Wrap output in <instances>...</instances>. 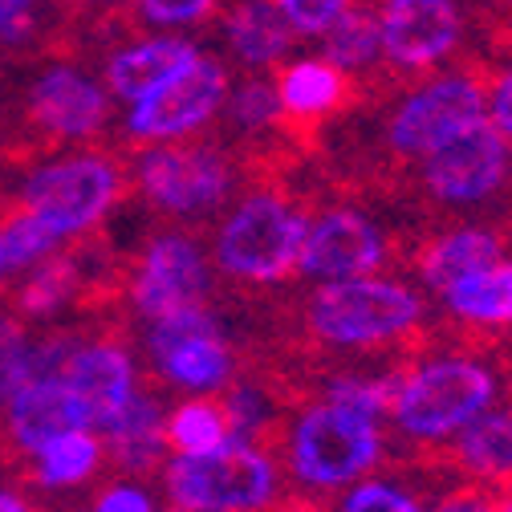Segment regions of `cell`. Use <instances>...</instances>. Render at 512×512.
<instances>
[{
    "label": "cell",
    "mask_w": 512,
    "mask_h": 512,
    "mask_svg": "<svg viewBox=\"0 0 512 512\" xmlns=\"http://www.w3.org/2000/svg\"><path fill=\"white\" fill-rule=\"evenodd\" d=\"M122 196V171L102 151H74L66 159H49L29 167L13 196L29 208L61 244L90 236Z\"/></svg>",
    "instance_id": "obj_1"
},
{
    "label": "cell",
    "mask_w": 512,
    "mask_h": 512,
    "mask_svg": "<svg viewBox=\"0 0 512 512\" xmlns=\"http://www.w3.org/2000/svg\"><path fill=\"white\" fill-rule=\"evenodd\" d=\"M110 122V94L78 66H49L21 94V135L5 143V159H25V151L90 143Z\"/></svg>",
    "instance_id": "obj_2"
},
{
    "label": "cell",
    "mask_w": 512,
    "mask_h": 512,
    "mask_svg": "<svg viewBox=\"0 0 512 512\" xmlns=\"http://www.w3.org/2000/svg\"><path fill=\"white\" fill-rule=\"evenodd\" d=\"M167 496L179 512H252L273 496V468L244 439H224L212 452L175 456Z\"/></svg>",
    "instance_id": "obj_3"
},
{
    "label": "cell",
    "mask_w": 512,
    "mask_h": 512,
    "mask_svg": "<svg viewBox=\"0 0 512 512\" xmlns=\"http://www.w3.org/2000/svg\"><path fill=\"white\" fill-rule=\"evenodd\" d=\"M415 317H419V297L411 289H403L395 281H378L370 273L326 281V289L309 305L313 330L338 346L387 342V338L411 330Z\"/></svg>",
    "instance_id": "obj_4"
},
{
    "label": "cell",
    "mask_w": 512,
    "mask_h": 512,
    "mask_svg": "<svg viewBox=\"0 0 512 512\" xmlns=\"http://www.w3.org/2000/svg\"><path fill=\"white\" fill-rule=\"evenodd\" d=\"M305 240V220L277 196L244 200L216 236V265L240 281H281L293 273Z\"/></svg>",
    "instance_id": "obj_5"
},
{
    "label": "cell",
    "mask_w": 512,
    "mask_h": 512,
    "mask_svg": "<svg viewBox=\"0 0 512 512\" xmlns=\"http://www.w3.org/2000/svg\"><path fill=\"white\" fill-rule=\"evenodd\" d=\"M488 403H492V374L476 362L447 358L415 370L403 382V391L395 395V415L403 431L419 439H439L464 427Z\"/></svg>",
    "instance_id": "obj_6"
},
{
    "label": "cell",
    "mask_w": 512,
    "mask_h": 512,
    "mask_svg": "<svg viewBox=\"0 0 512 512\" xmlns=\"http://www.w3.org/2000/svg\"><path fill=\"white\" fill-rule=\"evenodd\" d=\"M378 460V419L326 403L301 419L293 464L309 484H346Z\"/></svg>",
    "instance_id": "obj_7"
},
{
    "label": "cell",
    "mask_w": 512,
    "mask_h": 512,
    "mask_svg": "<svg viewBox=\"0 0 512 512\" xmlns=\"http://www.w3.org/2000/svg\"><path fill=\"white\" fill-rule=\"evenodd\" d=\"M228 98V74L224 66L208 57H196L191 66H183L175 78H167L163 86H155L151 94H143L131 106L126 118V135L139 143H171L183 139L224 106Z\"/></svg>",
    "instance_id": "obj_8"
},
{
    "label": "cell",
    "mask_w": 512,
    "mask_h": 512,
    "mask_svg": "<svg viewBox=\"0 0 512 512\" xmlns=\"http://www.w3.org/2000/svg\"><path fill=\"white\" fill-rule=\"evenodd\" d=\"M139 187L143 196L175 216H196L216 208L228 196V167L220 155L204 147H167L155 143L139 159Z\"/></svg>",
    "instance_id": "obj_9"
},
{
    "label": "cell",
    "mask_w": 512,
    "mask_h": 512,
    "mask_svg": "<svg viewBox=\"0 0 512 512\" xmlns=\"http://www.w3.org/2000/svg\"><path fill=\"white\" fill-rule=\"evenodd\" d=\"M504 167H508L504 135L484 118L468 122L464 131L427 151V183L447 204H476L492 196L496 183L504 179Z\"/></svg>",
    "instance_id": "obj_10"
},
{
    "label": "cell",
    "mask_w": 512,
    "mask_h": 512,
    "mask_svg": "<svg viewBox=\"0 0 512 512\" xmlns=\"http://www.w3.org/2000/svg\"><path fill=\"white\" fill-rule=\"evenodd\" d=\"M74 427H90V411L66 382L57 374L25 378L5 403V411H0V456L21 464L37 447H45L49 439L66 435Z\"/></svg>",
    "instance_id": "obj_11"
},
{
    "label": "cell",
    "mask_w": 512,
    "mask_h": 512,
    "mask_svg": "<svg viewBox=\"0 0 512 512\" xmlns=\"http://www.w3.org/2000/svg\"><path fill=\"white\" fill-rule=\"evenodd\" d=\"M204 289H208V265L196 240L167 232L143 248L135 281H131V297L143 317H159L179 305H196Z\"/></svg>",
    "instance_id": "obj_12"
},
{
    "label": "cell",
    "mask_w": 512,
    "mask_h": 512,
    "mask_svg": "<svg viewBox=\"0 0 512 512\" xmlns=\"http://www.w3.org/2000/svg\"><path fill=\"white\" fill-rule=\"evenodd\" d=\"M476 118H484L480 86L468 78H443L403 102V110L391 122V143L407 155H427Z\"/></svg>",
    "instance_id": "obj_13"
},
{
    "label": "cell",
    "mask_w": 512,
    "mask_h": 512,
    "mask_svg": "<svg viewBox=\"0 0 512 512\" xmlns=\"http://www.w3.org/2000/svg\"><path fill=\"white\" fill-rule=\"evenodd\" d=\"M66 387L82 399V407L90 411V427H98L106 415H114L126 399L139 391V374H135V358L118 338H90L78 334L74 350L57 374Z\"/></svg>",
    "instance_id": "obj_14"
},
{
    "label": "cell",
    "mask_w": 512,
    "mask_h": 512,
    "mask_svg": "<svg viewBox=\"0 0 512 512\" xmlns=\"http://www.w3.org/2000/svg\"><path fill=\"white\" fill-rule=\"evenodd\" d=\"M382 261V236L358 212H330L305 228L297 265L317 281L366 277Z\"/></svg>",
    "instance_id": "obj_15"
},
{
    "label": "cell",
    "mask_w": 512,
    "mask_h": 512,
    "mask_svg": "<svg viewBox=\"0 0 512 512\" xmlns=\"http://www.w3.org/2000/svg\"><path fill=\"white\" fill-rule=\"evenodd\" d=\"M382 49L399 66H431L460 37V17L452 0H387L378 17Z\"/></svg>",
    "instance_id": "obj_16"
},
{
    "label": "cell",
    "mask_w": 512,
    "mask_h": 512,
    "mask_svg": "<svg viewBox=\"0 0 512 512\" xmlns=\"http://www.w3.org/2000/svg\"><path fill=\"white\" fill-rule=\"evenodd\" d=\"M94 431L102 435L106 456L122 472H131V476L155 472V464L163 460V443H167V435H163V411L143 391H135L114 415H106Z\"/></svg>",
    "instance_id": "obj_17"
},
{
    "label": "cell",
    "mask_w": 512,
    "mask_h": 512,
    "mask_svg": "<svg viewBox=\"0 0 512 512\" xmlns=\"http://www.w3.org/2000/svg\"><path fill=\"white\" fill-rule=\"evenodd\" d=\"M200 53L191 41L179 37H147L139 45H126L106 61V90L122 102H139L167 78H175L183 66H191Z\"/></svg>",
    "instance_id": "obj_18"
},
{
    "label": "cell",
    "mask_w": 512,
    "mask_h": 512,
    "mask_svg": "<svg viewBox=\"0 0 512 512\" xmlns=\"http://www.w3.org/2000/svg\"><path fill=\"white\" fill-rule=\"evenodd\" d=\"M102 460H106L102 435L94 427H74L66 435L49 439L45 447H37L33 456H25L17 464V472H21V480L29 488L70 492V488H82L86 480H94V472L102 468Z\"/></svg>",
    "instance_id": "obj_19"
},
{
    "label": "cell",
    "mask_w": 512,
    "mask_h": 512,
    "mask_svg": "<svg viewBox=\"0 0 512 512\" xmlns=\"http://www.w3.org/2000/svg\"><path fill=\"white\" fill-rule=\"evenodd\" d=\"M82 285L86 281L78 273V261L57 248L41 265L25 269L17 277V285L5 289V305L17 317H25V322H53V317L82 293Z\"/></svg>",
    "instance_id": "obj_20"
},
{
    "label": "cell",
    "mask_w": 512,
    "mask_h": 512,
    "mask_svg": "<svg viewBox=\"0 0 512 512\" xmlns=\"http://www.w3.org/2000/svg\"><path fill=\"white\" fill-rule=\"evenodd\" d=\"M155 370L171 382V387H183V391H220L228 374H232V358H228V346L220 338V330L212 334H196V338H183L159 354H151Z\"/></svg>",
    "instance_id": "obj_21"
},
{
    "label": "cell",
    "mask_w": 512,
    "mask_h": 512,
    "mask_svg": "<svg viewBox=\"0 0 512 512\" xmlns=\"http://www.w3.org/2000/svg\"><path fill=\"white\" fill-rule=\"evenodd\" d=\"M232 53L244 66H269L289 49L293 25L285 21V13L277 9V0H244V5L228 17L224 25Z\"/></svg>",
    "instance_id": "obj_22"
},
{
    "label": "cell",
    "mask_w": 512,
    "mask_h": 512,
    "mask_svg": "<svg viewBox=\"0 0 512 512\" xmlns=\"http://www.w3.org/2000/svg\"><path fill=\"white\" fill-rule=\"evenodd\" d=\"M496 240L488 232H476V228H464V232H452V236H443L431 252H427V261H423V277L435 285V289H452L468 277H476L480 269L496 265Z\"/></svg>",
    "instance_id": "obj_23"
},
{
    "label": "cell",
    "mask_w": 512,
    "mask_h": 512,
    "mask_svg": "<svg viewBox=\"0 0 512 512\" xmlns=\"http://www.w3.org/2000/svg\"><path fill=\"white\" fill-rule=\"evenodd\" d=\"M342 94H346V82L330 61H297L277 86L281 110L301 114V118H317V114L334 110L342 102Z\"/></svg>",
    "instance_id": "obj_24"
},
{
    "label": "cell",
    "mask_w": 512,
    "mask_h": 512,
    "mask_svg": "<svg viewBox=\"0 0 512 512\" xmlns=\"http://www.w3.org/2000/svg\"><path fill=\"white\" fill-rule=\"evenodd\" d=\"M447 305L460 317H472V322H492V326L512 322V265L496 261L476 277L452 285L447 289Z\"/></svg>",
    "instance_id": "obj_25"
},
{
    "label": "cell",
    "mask_w": 512,
    "mask_h": 512,
    "mask_svg": "<svg viewBox=\"0 0 512 512\" xmlns=\"http://www.w3.org/2000/svg\"><path fill=\"white\" fill-rule=\"evenodd\" d=\"M322 33H326V57L338 70L370 66V61L382 53V29H378V17H370V13L342 9Z\"/></svg>",
    "instance_id": "obj_26"
},
{
    "label": "cell",
    "mask_w": 512,
    "mask_h": 512,
    "mask_svg": "<svg viewBox=\"0 0 512 512\" xmlns=\"http://www.w3.org/2000/svg\"><path fill=\"white\" fill-rule=\"evenodd\" d=\"M163 435L179 456H200V452H212V447H220L228 439V419L220 407H212L204 399H191V403L175 407Z\"/></svg>",
    "instance_id": "obj_27"
},
{
    "label": "cell",
    "mask_w": 512,
    "mask_h": 512,
    "mask_svg": "<svg viewBox=\"0 0 512 512\" xmlns=\"http://www.w3.org/2000/svg\"><path fill=\"white\" fill-rule=\"evenodd\" d=\"M464 460L488 476L512 472V415L504 411L472 415L464 423Z\"/></svg>",
    "instance_id": "obj_28"
},
{
    "label": "cell",
    "mask_w": 512,
    "mask_h": 512,
    "mask_svg": "<svg viewBox=\"0 0 512 512\" xmlns=\"http://www.w3.org/2000/svg\"><path fill=\"white\" fill-rule=\"evenodd\" d=\"M29 346H33L29 322L0 301V411H5V403L29 374Z\"/></svg>",
    "instance_id": "obj_29"
},
{
    "label": "cell",
    "mask_w": 512,
    "mask_h": 512,
    "mask_svg": "<svg viewBox=\"0 0 512 512\" xmlns=\"http://www.w3.org/2000/svg\"><path fill=\"white\" fill-rule=\"evenodd\" d=\"M277 114H281V98L265 82H248L232 98V118L244 126V131H261V126L277 122Z\"/></svg>",
    "instance_id": "obj_30"
},
{
    "label": "cell",
    "mask_w": 512,
    "mask_h": 512,
    "mask_svg": "<svg viewBox=\"0 0 512 512\" xmlns=\"http://www.w3.org/2000/svg\"><path fill=\"white\" fill-rule=\"evenodd\" d=\"M330 403L378 419L382 407L391 403V387H387V382H374V378H338L330 387Z\"/></svg>",
    "instance_id": "obj_31"
},
{
    "label": "cell",
    "mask_w": 512,
    "mask_h": 512,
    "mask_svg": "<svg viewBox=\"0 0 512 512\" xmlns=\"http://www.w3.org/2000/svg\"><path fill=\"white\" fill-rule=\"evenodd\" d=\"M277 9L285 13V21L301 33H322L342 9L346 0H277Z\"/></svg>",
    "instance_id": "obj_32"
},
{
    "label": "cell",
    "mask_w": 512,
    "mask_h": 512,
    "mask_svg": "<svg viewBox=\"0 0 512 512\" xmlns=\"http://www.w3.org/2000/svg\"><path fill=\"white\" fill-rule=\"evenodd\" d=\"M342 512H419V508L391 484H362L346 496Z\"/></svg>",
    "instance_id": "obj_33"
},
{
    "label": "cell",
    "mask_w": 512,
    "mask_h": 512,
    "mask_svg": "<svg viewBox=\"0 0 512 512\" xmlns=\"http://www.w3.org/2000/svg\"><path fill=\"white\" fill-rule=\"evenodd\" d=\"M216 0H143V17L155 25H191L212 13Z\"/></svg>",
    "instance_id": "obj_34"
},
{
    "label": "cell",
    "mask_w": 512,
    "mask_h": 512,
    "mask_svg": "<svg viewBox=\"0 0 512 512\" xmlns=\"http://www.w3.org/2000/svg\"><path fill=\"white\" fill-rule=\"evenodd\" d=\"M90 512H155V500L139 484H110L90 504Z\"/></svg>",
    "instance_id": "obj_35"
},
{
    "label": "cell",
    "mask_w": 512,
    "mask_h": 512,
    "mask_svg": "<svg viewBox=\"0 0 512 512\" xmlns=\"http://www.w3.org/2000/svg\"><path fill=\"white\" fill-rule=\"evenodd\" d=\"M492 126H496L504 139H512V70L496 82V94H492Z\"/></svg>",
    "instance_id": "obj_36"
},
{
    "label": "cell",
    "mask_w": 512,
    "mask_h": 512,
    "mask_svg": "<svg viewBox=\"0 0 512 512\" xmlns=\"http://www.w3.org/2000/svg\"><path fill=\"white\" fill-rule=\"evenodd\" d=\"M0 512H37V504L21 492V488H13V484H0Z\"/></svg>",
    "instance_id": "obj_37"
},
{
    "label": "cell",
    "mask_w": 512,
    "mask_h": 512,
    "mask_svg": "<svg viewBox=\"0 0 512 512\" xmlns=\"http://www.w3.org/2000/svg\"><path fill=\"white\" fill-rule=\"evenodd\" d=\"M17 281V269L9 261V248H5V236H0V297H5V289Z\"/></svg>",
    "instance_id": "obj_38"
},
{
    "label": "cell",
    "mask_w": 512,
    "mask_h": 512,
    "mask_svg": "<svg viewBox=\"0 0 512 512\" xmlns=\"http://www.w3.org/2000/svg\"><path fill=\"white\" fill-rule=\"evenodd\" d=\"M439 512H488V504L480 496H460V500H447Z\"/></svg>",
    "instance_id": "obj_39"
},
{
    "label": "cell",
    "mask_w": 512,
    "mask_h": 512,
    "mask_svg": "<svg viewBox=\"0 0 512 512\" xmlns=\"http://www.w3.org/2000/svg\"><path fill=\"white\" fill-rule=\"evenodd\" d=\"M0 163H5V147H0Z\"/></svg>",
    "instance_id": "obj_40"
}]
</instances>
